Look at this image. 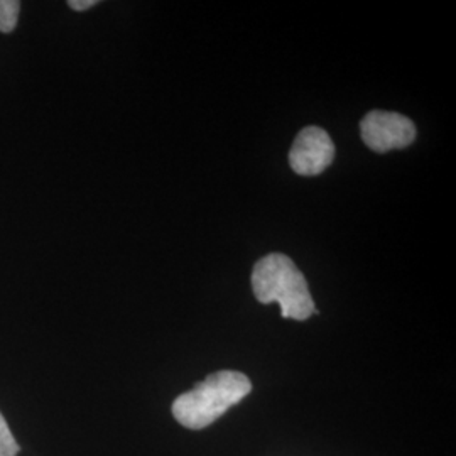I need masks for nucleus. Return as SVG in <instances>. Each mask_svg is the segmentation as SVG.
<instances>
[{
  "label": "nucleus",
  "instance_id": "obj_1",
  "mask_svg": "<svg viewBox=\"0 0 456 456\" xmlns=\"http://www.w3.org/2000/svg\"><path fill=\"white\" fill-rule=\"evenodd\" d=\"M252 391V382L237 370H220L198 382L173 403L175 419L188 429H203L220 419Z\"/></svg>",
  "mask_w": 456,
  "mask_h": 456
},
{
  "label": "nucleus",
  "instance_id": "obj_2",
  "mask_svg": "<svg viewBox=\"0 0 456 456\" xmlns=\"http://www.w3.org/2000/svg\"><path fill=\"white\" fill-rule=\"evenodd\" d=\"M252 289L262 305L277 303L286 320L305 322L318 313L306 277L293 259L284 254H269L254 265Z\"/></svg>",
  "mask_w": 456,
  "mask_h": 456
},
{
  "label": "nucleus",
  "instance_id": "obj_3",
  "mask_svg": "<svg viewBox=\"0 0 456 456\" xmlns=\"http://www.w3.org/2000/svg\"><path fill=\"white\" fill-rule=\"evenodd\" d=\"M365 146L375 152H389L411 146L416 139V126L406 115L372 110L360 122Z\"/></svg>",
  "mask_w": 456,
  "mask_h": 456
},
{
  "label": "nucleus",
  "instance_id": "obj_4",
  "mask_svg": "<svg viewBox=\"0 0 456 456\" xmlns=\"http://www.w3.org/2000/svg\"><path fill=\"white\" fill-rule=\"evenodd\" d=\"M335 159V144L328 132L310 126L299 132L289 151V164L296 175L316 176L322 175Z\"/></svg>",
  "mask_w": 456,
  "mask_h": 456
},
{
  "label": "nucleus",
  "instance_id": "obj_5",
  "mask_svg": "<svg viewBox=\"0 0 456 456\" xmlns=\"http://www.w3.org/2000/svg\"><path fill=\"white\" fill-rule=\"evenodd\" d=\"M19 12V0H0V33L9 34L16 29Z\"/></svg>",
  "mask_w": 456,
  "mask_h": 456
},
{
  "label": "nucleus",
  "instance_id": "obj_6",
  "mask_svg": "<svg viewBox=\"0 0 456 456\" xmlns=\"http://www.w3.org/2000/svg\"><path fill=\"white\" fill-rule=\"evenodd\" d=\"M19 453L14 435L11 433V428L5 421V418L0 414V456H16Z\"/></svg>",
  "mask_w": 456,
  "mask_h": 456
},
{
  "label": "nucleus",
  "instance_id": "obj_7",
  "mask_svg": "<svg viewBox=\"0 0 456 456\" xmlns=\"http://www.w3.org/2000/svg\"><path fill=\"white\" fill-rule=\"evenodd\" d=\"M97 0H69V2H68V5H69L73 11H77V12L88 11L90 7H94V5H97Z\"/></svg>",
  "mask_w": 456,
  "mask_h": 456
}]
</instances>
